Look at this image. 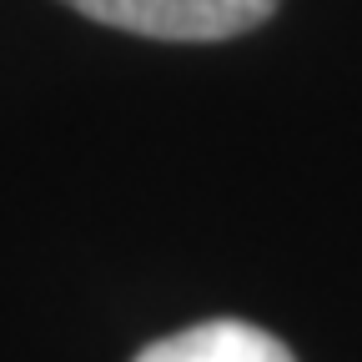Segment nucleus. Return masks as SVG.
<instances>
[{"mask_svg":"<svg viewBox=\"0 0 362 362\" xmlns=\"http://www.w3.org/2000/svg\"><path fill=\"white\" fill-rule=\"evenodd\" d=\"M136 362H297L272 332L237 322V317H216V322L181 327L146 352H136Z\"/></svg>","mask_w":362,"mask_h":362,"instance_id":"nucleus-2","label":"nucleus"},{"mask_svg":"<svg viewBox=\"0 0 362 362\" xmlns=\"http://www.w3.org/2000/svg\"><path fill=\"white\" fill-rule=\"evenodd\" d=\"M66 6L151 40H226L262 25L277 0H66Z\"/></svg>","mask_w":362,"mask_h":362,"instance_id":"nucleus-1","label":"nucleus"}]
</instances>
